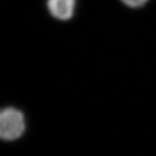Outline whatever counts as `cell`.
<instances>
[{
	"mask_svg": "<svg viewBox=\"0 0 156 156\" xmlns=\"http://www.w3.org/2000/svg\"><path fill=\"white\" fill-rule=\"evenodd\" d=\"M125 5L130 8H140L149 1V0H121Z\"/></svg>",
	"mask_w": 156,
	"mask_h": 156,
	"instance_id": "3957f363",
	"label": "cell"
},
{
	"mask_svg": "<svg viewBox=\"0 0 156 156\" xmlns=\"http://www.w3.org/2000/svg\"><path fill=\"white\" fill-rule=\"evenodd\" d=\"M76 0H47V8L50 15L60 21L72 18Z\"/></svg>",
	"mask_w": 156,
	"mask_h": 156,
	"instance_id": "7a4b0ae2",
	"label": "cell"
},
{
	"mask_svg": "<svg viewBox=\"0 0 156 156\" xmlns=\"http://www.w3.org/2000/svg\"><path fill=\"white\" fill-rule=\"evenodd\" d=\"M25 119L22 112L15 108L0 110V140L12 141L19 139L25 131Z\"/></svg>",
	"mask_w": 156,
	"mask_h": 156,
	"instance_id": "6da1fadb",
	"label": "cell"
}]
</instances>
